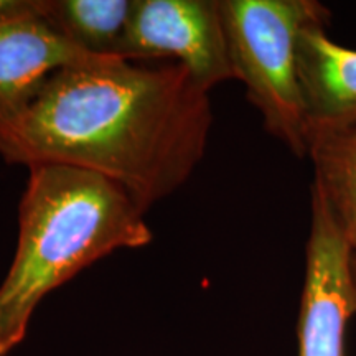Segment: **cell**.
<instances>
[{
    "instance_id": "cell-1",
    "label": "cell",
    "mask_w": 356,
    "mask_h": 356,
    "mask_svg": "<svg viewBox=\"0 0 356 356\" xmlns=\"http://www.w3.org/2000/svg\"><path fill=\"white\" fill-rule=\"evenodd\" d=\"M211 124L210 92L185 66L111 58L56 71L0 136V155L10 165L58 163L97 173L147 211L191 177Z\"/></svg>"
},
{
    "instance_id": "cell-2",
    "label": "cell",
    "mask_w": 356,
    "mask_h": 356,
    "mask_svg": "<svg viewBox=\"0 0 356 356\" xmlns=\"http://www.w3.org/2000/svg\"><path fill=\"white\" fill-rule=\"evenodd\" d=\"M29 172L15 256L0 284V356L25 340L48 293L111 252L154 239L145 211L106 177L58 163Z\"/></svg>"
},
{
    "instance_id": "cell-3",
    "label": "cell",
    "mask_w": 356,
    "mask_h": 356,
    "mask_svg": "<svg viewBox=\"0 0 356 356\" xmlns=\"http://www.w3.org/2000/svg\"><path fill=\"white\" fill-rule=\"evenodd\" d=\"M233 78L259 111L266 131L297 157H309L297 43L309 25L330 22L317 0H220Z\"/></svg>"
},
{
    "instance_id": "cell-4",
    "label": "cell",
    "mask_w": 356,
    "mask_h": 356,
    "mask_svg": "<svg viewBox=\"0 0 356 356\" xmlns=\"http://www.w3.org/2000/svg\"><path fill=\"white\" fill-rule=\"evenodd\" d=\"M118 56L175 58L210 92L233 78L220 0H132Z\"/></svg>"
},
{
    "instance_id": "cell-5",
    "label": "cell",
    "mask_w": 356,
    "mask_h": 356,
    "mask_svg": "<svg viewBox=\"0 0 356 356\" xmlns=\"http://www.w3.org/2000/svg\"><path fill=\"white\" fill-rule=\"evenodd\" d=\"M353 259L327 203L312 186L297 356H346V328L356 315Z\"/></svg>"
},
{
    "instance_id": "cell-6",
    "label": "cell",
    "mask_w": 356,
    "mask_h": 356,
    "mask_svg": "<svg viewBox=\"0 0 356 356\" xmlns=\"http://www.w3.org/2000/svg\"><path fill=\"white\" fill-rule=\"evenodd\" d=\"M99 58L79 50L32 12L0 15V136L15 126L56 71L96 65Z\"/></svg>"
},
{
    "instance_id": "cell-7",
    "label": "cell",
    "mask_w": 356,
    "mask_h": 356,
    "mask_svg": "<svg viewBox=\"0 0 356 356\" xmlns=\"http://www.w3.org/2000/svg\"><path fill=\"white\" fill-rule=\"evenodd\" d=\"M297 71L309 145L314 137L356 124V50L333 42L327 25L302 30Z\"/></svg>"
},
{
    "instance_id": "cell-8",
    "label": "cell",
    "mask_w": 356,
    "mask_h": 356,
    "mask_svg": "<svg viewBox=\"0 0 356 356\" xmlns=\"http://www.w3.org/2000/svg\"><path fill=\"white\" fill-rule=\"evenodd\" d=\"M132 0H42V17L79 50L99 58H119Z\"/></svg>"
},
{
    "instance_id": "cell-9",
    "label": "cell",
    "mask_w": 356,
    "mask_h": 356,
    "mask_svg": "<svg viewBox=\"0 0 356 356\" xmlns=\"http://www.w3.org/2000/svg\"><path fill=\"white\" fill-rule=\"evenodd\" d=\"M314 184L356 256V124L314 137Z\"/></svg>"
},
{
    "instance_id": "cell-10",
    "label": "cell",
    "mask_w": 356,
    "mask_h": 356,
    "mask_svg": "<svg viewBox=\"0 0 356 356\" xmlns=\"http://www.w3.org/2000/svg\"><path fill=\"white\" fill-rule=\"evenodd\" d=\"M38 7V0H0V15L32 12Z\"/></svg>"
},
{
    "instance_id": "cell-11",
    "label": "cell",
    "mask_w": 356,
    "mask_h": 356,
    "mask_svg": "<svg viewBox=\"0 0 356 356\" xmlns=\"http://www.w3.org/2000/svg\"><path fill=\"white\" fill-rule=\"evenodd\" d=\"M353 275H355V287H356V256L353 259Z\"/></svg>"
}]
</instances>
